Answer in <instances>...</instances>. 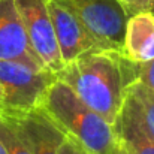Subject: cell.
I'll use <instances>...</instances> for the list:
<instances>
[{"label": "cell", "instance_id": "cell-1", "mask_svg": "<svg viewBox=\"0 0 154 154\" xmlns=\"http://www.w3.org/2000/svg\"><path fill=\"white\" fill-rule=\"evenodd\" d=\"M57 78L114 126L135 81L133 63L117 50H93L64 64Z\"/></svg>", "mask_w": 154, "mask_h": 154}, {"label": "cell", "instance_id": "cell-2", "mask_svg": "<svg viewBox=\"0 0 154 154\" xmlns=\"http://www.w3.org/2000/svg\"><path fill=\"white\" fill-rule=\"evenodd\" d=\"M41 111L88 154H120L114 126L87 106L63 81L52 82Z\"/></svg>", "mask_w": 154, "mask_h": 154}, {"label": "cell", "instance_id": "cell-3", "mask_svg": "<svg viewBox=\"0 0 154 154\" xmlns=\"http://www.w3.org/2000/svg\"><path fill=\"white\" fill-rule=\"evenodd\" d=\"M57 79V73L47 67H35L15 60H0L2 115H21L39 111L48 88Z\"/></svg>", "mask_w": 154, "mask_h": 154}, {"label": "cell", "instance_id": "cell-4", "mask_svg": "<svg viewBox=\"0 0 154 154\" xmlns=\"http://www.w3.org/2000/svg\"><path fill=\"white\" fill-rule=\"evenodd\" d=\"M106 50L121 51L129 15L118 0H60Z\"/></svg>", "mask_w": 154, "mask_h": 154}, {"label": "cell", "instance_id": "cell-5", "mask_svg": "<svg viewBox=\"0 0 154 154\" xmlns=\"http://www.w3.org/2000/svg\"><path fill=\"white\" fill-rule=\"evenodd\" d=\"M27 41L42 64L57 73L64 67L51 21L48 0H15Z\"/></svg>", "mask_w": 154, "mask_h": 154}, {"label": "cell", "instance_id": "cell-6", "mask_svg": "<svg viewBox=\"0 0 154 154\" xmlns=\"http://www.w3.org/2000/svg\"><path fill=\"white\" fill-rule=\"evenodd\" d=\"M48 9L64 64L75 60L84 52L106 50L85 29L78 17L60 0H48Z\"/></svg>", "mask_w": 154, "mask_h": 154}, {"label": "cell", "instance_id": "cell-7", "mask_svg": "<svg viewBox=\"0 0 154 154\" xmlns=\"http://www.w3.org/2000/svg\"><path fill=\"white\" fill-rule=\"evenodd\" d=\"M0 60H15L35 67H45L27 41L15 0H0Z\"/></svg>", "mask_w": 154, "mask_h": 154}, {"label": "cell", "instance_id": "cell-8", "mask_svg": "<svg viewBox=\"0 0 154 154\" xmlns=\"http://www.w3.org/2000/svg\"><path fill=\"white\" fill-rule=\"evenodd\" d=\"M118 148L123 154H154V136L145 124L138 103L127 93L114 123Z\"/></svg>", "mask_w": 154, "mask_h": 154}, {"label": "cell", "instance_id": "cell-9", "mask_svg": "<svg viewBox=\"0 0 154 154\" xmlns=\"http://www.w3.org/2000/svg\"><path fill=\"white\" fill-rule=\"evenodd\" d=\"M11 118L33 154H58L64 133L39 109L21 115H5Z\"/></svg>", "mask_w": 154, "mask_h": 154}, {"label": "cell", "instance_id": "cell-10", "mask_svg": "<svg viewBox=\"0 0 154 154\" xmlns=\"http://www.w3.org/2000/svg\"><path fill=\"white\" fill-rule=\"evenodd\" d=\"M121 52L136 64L154 60V14L151 11L129 17Z\"/></svg>", "mask_w": 154, "mask_h": 154}, {"label": "cell", "instance_id": "cell-11", "mask_svg": "<svg viewBox=\"0 0 154 154\" xmlns=\"http://www.w3.org/2000/svg\"><path fill=\"white\" fill-rule=\"evenodd\" d=\"M0 141L8 154H33L15 123L5 115H0Z\"/></svg>", "mask_w": 154, "mask_h": 154}, {"label": "cell", "instance_id": "cell-12", "mask_svg": "<svg viewBox=\"0 0 154 154\" xmlns=\"http://www.w3.org/2000/svg\"><path fill=\"white\" fill-rule=\"evenodd\" d=\"M126 93L138 103L142 118L154 136V91L139 81H133L127 87Z\"/></svg>", "mask_w": 154, "mask_h": 154}, {"label": "cell", "instance_id": "cell-13", "mask_svg": "<svg viewBox=\"0 0 154 154\" xmlns=\"http://www.w3.org/2000/svg\"><path fill=\"white\" fill-rule=\"evenodd\" d=\"M133 70H135V81H139L141 84H144L145 87L154 91V60L142 64L133 63Z\"/></svg>", "mask_w": 154, "mask_h": 154}, {"label": "cell", "instance_id": "cell-14", "mask_svg": "<svg viewBox=\"0 0 154 154\" xmlns=\"http://www.w3.org/2000/svg\"><path fill=\"white\" fill-rule=\"evenodd\" d=\"M118 3L123 6L129 17L139 12H148L153 6V0H118Z\"/></svg>", "mask_w": 154, "mask_h": 154}, {"label": "cell", "instance_id": "cell-15", "mask_svg": "<svg viewBox=\"0 0 154 154\" xmlns=\"http://www.w3.org/2000/svg\"><path fill=\"white\" fill-rule=\"evenodd\" d=\"M58 154H88V153L84 148H81L76 142H73L72 139L64 136V139L61 141V144L58 147Z\"/></svg>", "mask_w": 154, "mask_h": 154}, {"label": "cell", "instance_id": "cell-16", "mask_svg": "<svg viewBox=\"0 0 154 154\" xmlns=\"http://www.w3.org/2000/svg\"><path fill=\"white\" fill-rule=\"evenodd\" d=\"M3 114V93H2V88H0V115Z\"/></svg>", "mask_w": 154, "mask_h": 154}, {"label": "cell", "instance_id": "cell-17", "mask_svg": "<svg viewBox=\"0 0 154 154\" xmlns=\"http://www.w3.org/2000/svg\"><path fill=\"white\" fill-rule=\"evenodd\" d=\"M0 154H8L6 148H5V145L2 144V141H0Z\"/></svg>", "mask_w": 154, "mask_h": 154}, {"label": "cell", "instance_id": "cell-18", "mask_svg": "<svg viewBox=\"0 0 154 154\" xmlns=\"http://www.w3.org/2000/svg\"><path fill=\"white\" fill-rule=\"evenodd\" d=\"M151 12L154 14V0H153V6H151Z\"/></svg>", "mask_w": 154, "mask_h": 154}, {"label": "cell", "instance_id": "cell-19", "mask_svg": "<svg viewBox=\"0 0 154 154\" xmlns=\"http://www.w3.org/2000/svg\"><path fill=\"white\" fill-rule=\"evenodd\" d=\"M120 154H123V153H121V151H120Z\"/></svg>", "mask_w": 154, "mask_h": 154}]
</instances>
